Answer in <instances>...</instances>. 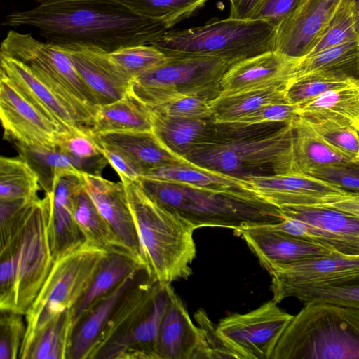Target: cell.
I'll return each instance as SVG.
<instances>
[{"mask_svg":"<svg viewBox=\"0 0 359 359\" xmlns=\"http://www.w3.org/2000/svg\"><path fill=\"white\" fill-rule=\"evenodd\" d=\"M292 122L273 130L270 128L276 123H216L214 138L193 148L184 159L198 167L244 180L255 176L295 173Z\"/></svg>","mask_w":359,"mask_h":359,"instance_id":"3","label":"cell"},{"mask_svg":"<svg viewBox=\"0 0 359 359\" xmlns=\"http://www.w3.org/2000/svg\"><path fill=\"white\" fill-rule=\"evenodd\" d=\"M229 18L235 19H250L262 0H229Z\"/></svg>","mask_w":359,"mask_h":359,"instance_id":"55","label":"cell"},{"mask_svg":"<svg viewBox=\"0 0 359 359\" xmlns=\"http://www.w3.org/2000/svg\"><path fill=\"white\" fill-rule=\"evenodd\" d=\"M23 314L12 311H1L0 359H15L26 330Z\"/></svg>","mask_w":359,"mask_h":359,"instance_id":"47","label":"cell"},{"mask_svg":"<svg viewBox=\"0 0 359 359\" xmlns=\"http://www.w3.org/2000/svg\"><path fill=\"white\" fill-rule=\"evenodd\" d=\"M82 175L85 189L100 214L141 263L137 233L123 182L85 172Z\"/></svg>","mask_w":359,"mask_h":359,"instance_id":"23","label":"cell"},{"mask_svg":"<svg viewBox=\"0 0 359 359\" xmlns=\"http://www.w3.org/2000/svg\"><path fill=\"white\" fill-rule=\"evenodd\" d=\"M74 215L85 242L107 252L126 253L135 257L100 214L86 190L84 182L74 196Z\"/></svg>","mask_w":359,"mask_h":359,"instance_id":"32","label":"cell"},{"mask_svg":"<svg viewBox=\"0 0 359 359\" xmlns=\"http://www.w3.org/2000/svg\"><path fill=\"white\" fill-rule=\"evenodd\" d=\"M271 359H359V309L305 303L282 332Z\"/></svg>","mask_w":359,"mask_h":359,"instance_id":"5","label":"cell"},{"mask_svg":"<svg viewBox=\"0 0 359 359\" xmlns=\"http://www.w3.org/2000/svg\"><path fill=\"white\" fill-rule=\"evenodd\" d=\"M100 146L103 155L118 174L120 178L136 181L143 176V170L127 156L109 146L104 144H100Z\"/></svg>","mask_w":359,"mask_h":359,"instance_id":"52","label":"cell"},{"mask_svg":"<svg viewBox=\"0 0 359 359\" xmlns=\"http://www.w3.org/2000/svg\"><path fill=\"white\" fill-rule=\"evenodd\" d=\"M292 316L271 299L248 313H233L221 319L216 331L234 358L271 359Z\"/></svg>","mask_w":359,"mask_h":359,"instance_id":"11","label":"cell"},{"mask_svg":"<svg viewBox=\"0 0 359 359\" xmlns=\"http://www.w3.org/2000/svg\"><path fill=\"white\" fill-rule=\"evenodd\" d=\"M151 108L130 93L109 104L100 105L88 133L95 137L114 132H151Z\"/></svg>","mask_w":359,"mask_h":359,"instance_id":"30","label":"cell"},{"mask_svg":"<svg viewBox=\"0 0 359 359\" xmlns=\"http://www.w3.org/2000/svg\"><path fill=\"white\" fill-rule=\"evenodd\" d=\"M152 132L165 149L184 158L193 148L214 138L217 123L215 119L179 118L153 111Z\"/></svg>","mask_w":359,"mask_h":359,"instance_id":"28","label":"cell"},{"mask_svg":"<svg viewBox=\"0 0 359 359\" xmlns=\"http://www.w3.org/2000/svg\"><path fill=\"white\" fill-rule=\"evenodd\" d=\"M288 297L296 298L304 304L318 300L359 309V278L338 285L290 289L283 292L276 302Z\"/></svg>","mask_w":359,"mask_h":359,"instance_id":"43","label":"cell"},{"mask_svg":"<svg viewBox=\"0 0 359 359\" xmlns=\"http://www.w3.org/2000/svg\"><path fill=\"white\" fill-rule=\"evenodd\" d=\"M308 121L330 145L359 163V133L350 123L333 118Z\"/></svg>","mask_w":359,"mask_h":359,"instance_id":"46","label":"cell"},{"mask_svg":"<svg viewBox=\"0 0 359 359\" xmlns=\"http://www.w3.org/2000/svg\"><path fill=\"white\" fill-rule=\"evenodd\" d=\"M300 59L272 50L236 63L224 74L219 95L271 87L287 89Z\"/></svg>","mask_w":359,"mask_h":359,"instance_id":"18","label":"cell"},{"mask_svg":"<svg viewBox=\"0 0 359 359\" xmlns=\"http://www.w3.org/2000/svg\"><path fill=\"white\" fill-rule=\"evenodd\" d=\"M135 13L163 23L168 29L194 15L208 0H118Z\"/></svg>","mask_w":359,"mask_h":359,"instance_id":"41","label":"cell"},{"mask_svg":"<svg viewBox=\"0 0 359 359\" xmlns=\"http://www.w3.org/2000/svg\"><path fill=\"white\" fill-rule=\"evenodd\" d=\"M74 330L72 310L54 319L35 338L25 359H65Z\"/></svg>","mask_w":359,"mask_h":359,"instance_id":"39","label":"cell"},{"mask_svg":"<svg viewBox=\"0 0 359 359\" xmlns=\"http://www.w3.org/2000/svg\"><path fill=\"white\" fill-rule=\"evenodd\" d=\"M292 128L295 173L309 175L323 166L352 162L330 145L307 119L299 116L292 122Z\"/></svg>","mask_w":359,"mask_h":359,"instance_id":"31","label":"cell"},{"mask_svg":"<svg viewBox=\"0 0 359 359\" xmlns=\"http://www.w3.org/2000/svg\"><path fill=\"white\" fill-rule=\"evenodd\" d=\"M142 177L182 184L245 201L265 202L247 180L203 168L189 162L152 168Z\"/></svg>","mask_w":359,"mask_h":359,"instance_id":"25","label":"cell"},{"mask_svg":"<svg viewBox=\"0 0 359 359\" xmlns=\"http://www.w3.org/2000/svg\"><path fill=\"white\" fill-rule=\"evenodd\" d=\"M289 102L286 89L278 87L256 89L210 100L215 122L231 123L258 109L271 104Z\"/></svg>","mask_w":359,"mask_h":359,"instance_id":"36","label":"cell"},{"mask_svg":"<svg viewBox=\"0 0 359 359\" xmlns=\"http://www.w3.org/2000/svg\"><path fill=\"white\" fill-rule=\"evenodd\" d=\"M323 208L339 210L359 220V193L345 191L327 203Z\"/></svg>","mask_w":359,"mask_h":359,"instance_id":"54","label":"cell"},{"mask_svg":"<svg viewBox=\"0 0 359 359\" xmlns=\"http://www.w3.org/2000/svg\"><path fill=\"white\" fill-rule=\"evenodd\" d=\"M318 73L332 74L359 81V39L302 57L293 79Z\"/></svg>","mask_w":359,"mask_h":359,"instance_id":"35","label":"cell"},{"mask_svg":"<svg viewBox=\"0 0 359 359\" xmlns=\"http://www.w3.org/2000/svg\"><path fill=\"white\" fill-rule=\"evenodd\" d=\"M359 81L327 73L311 74L293 79L286 89L289 102L297 107L328 90Z\"/></svg>","mask_w":359,"mask_h":359,"instance_id":"42","label":"cell"},{"mask_svg":"<svg viewBox=\"0 0 359 359\" xmlns=\"http://www.w3.org/2000/svg\"><path fill=\"white\" fill-rule=\"evenodd\" d=\"M247 181L263 201L278 208L323 207L346 191L321 179L299 173L255 176Z\"/></svg>","mask_w":359,"mask_h":359,"instance_id":"16","label":"cell"},{"mask_svg":"<svg viewBox=\"0 0 359 359\" xmlns=\"http://www.w3.org/2000/svg\"><path fill=\"white\" fill-rule=\"evenodd\" d=\"M358 39L353 0H344L322 36L305 57Z\"/></svg>","mask_w":359,"mask_h":359,"instance_id":"44","label":"cell"},{"mask_svg":"<svg viewBox=\"0 0 359 359\" xmlns=\"http://www.w3.org/2000/svg\"><path fill=\"white\" fill-rule=\"evenodd\" d=\"M0 73L7 76L19 92L62 131L86 130L67 106L25 63L0 55Z\"/></svg>","mask_w":359,"mask_h":359,"instance_id":"21","label":"cell"},{"mask_svg":"<svg viewBox=\"0 0 359 359\" xmlns=\"http://www.w3.org/2000/svg\"><path fill=\"white\" fill-rule=\"evenodd\" d=\"M109 55L132 81L163 64L168 59L165 52L149 44L121 48L109 53Z\"/></svg>","mask_w":359,"mask_h":359,"instance_id":"45","label":"cell"},{"mask_svg":"<svg viewBox=\"0 0 359 359\" xmlns=\"http://www.w3.org/2000/svg\"><path fill=\"white\" fill-rule=\"evenodd\" d=\"M237 232L269 273L282 265L302 259L341 255L333 248L276 231L269 225Z\"/></svg>","mask_w":359,"mask_h":359,"instance_id":"20","label":"cell"},{"mask_svg":"<svg viewBox=\"0 0 359 359\" xmlns=\"http://www.w3.org/2000/svg\"><path fill=\"white\" fill-rule=\"evenodd\" d=\"M53 191L25 203L1 226L0 311L25 316L55 259L50 223Z\"/></svg>","mask_w":359,"mask_h":359,"instance_id":"2","label":"cell"},{"mask_svg":"<svg viewBox=\"0 0 359 359\" xmlns=\"http://www.w3.org/2000/svg\"><path fill=\"white\" fill-rule=\"evenodd\" d=\"M270 274L272 299L276 302L290 289L338 285L359 278V255L302 259L282 265Z\"/></svg>","mask_w":359,"mask_h":359,"instance_id":"13","label":"cell"},{"mask_svg":"<svg viewBox=\"0 0 359 359\" xmlns=\"http://www.w3.org/2000/svg\"><path fill=\"white\" fill-rule=\"evenodd\" d=\"M151 109L174 117L191 119H215L210 100L195 95H180L162 105L153 107Z\"/></svg>","mask_w":359,"mask_h":359,"instance_id":"48","label":"cell"},{"mask_svg":"<svg viewBox=\"0 0 359 359\" xmlns=\"http://www.w3.org/2000/svg\"><path fill=\"white\" fill-rule=\"evenodd\" d=\"M309 175L346 191L359 193V163L351 162L323 166L313 170Z\"/></svg>","mask_w":359,"mask_h":359,"instance_id":"50","label":"cell"},{"mask_svg":"<svg viewBox=\"0 0 359 359\" xmlns=\"http://www.w3.org/2000/svg\"><path fill=\"white\" fill-rule=\"evenodd\" d=\"M0 116L4 137L27 147H57L62 130L41 114L0 73Z\"/></svg>","mask_w":359,"mask_h":359,"instance_id":"12","label":"cell"},{"mask_svg":"<svg viewBox=\"0 0 359 359\" xmlns=\"http://www.w3.org/2000/svg\"><path fill=\"white\" fill-rule=\"evenodd\" d=\"M355 18V29L359 34V0H353Z\"/></svg>","mask_w":359,"mask_h":359,"instance_id":"56","label":"cell"},{"mask_svg":"<svg viewBox=\"0 0 359 359\" xmlns=\"http://www.w3.org/2000/svg\"><path fill=\"white\" fill-rule=\"evenodd\" d=\"M22 156L36 172L45 194L53 191L55 178L66 172L79 171L69 157L57 147H27L15 144Z\"/></svg>","mask_w":359,"mask_h":359,"instance_id":"40","label":"cell"},{"mask_svg":"<svg viewBox=\"0 0 359 359\" xmlns=\"http://www.w3.org/2000/svg\"><path fill=\"white\" fill-rule=\"evenodd\" d=\"M35 1H37L39 4H41V3L46 1L48 0H35Z\"/></svg>","mask_w":359,"mask_h":359,"instance_id":"58","label":"cell"},{"mask_svg":"<svg viewBox=\"0 0 359 359\" xmlns=\"http://www.w3.org/2000/svg\"><path fill=\"white\" fill-rule=\"evenodd\" d=\"M309 121L339 119L351 124L359 118V81L332 89L298 107Z\"/></svg>","mask_w":359,"mask_h":359,"instance_id":"34","label":"cell"},{"mask_svg":"<svg viewBox=\"0 0 359 359\" xmlns=\"http://www.w3.org/2000/svg\"><path fill=\"white\" fill-rule=\"evenodd\" d=\"M167 60L137 76L130 93L151 108L180 95H195L212 100L220 95L222 80L231 67L219 58L165 53Z\"/></svg>","mask_w":359,"mask_h":359,"instance_id":"10","label":"cell"},{"mask_svg":"<svg viewBox=\"0 0 359 359\" xmlns=\"http://www.w3.org/2000/svg\"><path fill=\"white\" fill-rule=\"evenodd\" d=\"M107 252L85 242L55 260L36 297L25 313L26 330L18 358L25 359L38 334L74 308L93 283Z\"/></svg>","mask_w":359,"mask_h":359,"instance_id":"7","label":"cell"},{"mask_svg":"<svg viewBox=\"0 0 359 359\" xmlns=\"http://www.w3.org/2000/svg\"><path fill=\"white\" fill-rule=\"evenodd\" d=\"M41 188L37 174L22 156L0 158V200H36Z\"/></svg>","mask_w":359,"mask_h":359,"instance_id":"37","label":"cell"},{"mask_svg":"<svg viewBox=\"0 0 359 359\" xmlns=\"http://www.w3.org/2000/svg\"><path fill=\"white\" fill-rule=\"evenodd\" d=\"M0 55L27 65L67 106L79 124L88 129L98 103L61 48L38 40L31 34L11 29L1 41Z\"/></svg>","mask_w":359,"mask_h":359,"instance_id":"9","label":"cell"},{"mask_svg":"<svg viewBox=\"0 0 359 359\" xmlns=\"http://www.w3.org/2000/svg\"><path fill=\"white\" fill-rule=\"evenodd\" d=\"M57 147L81 172L101 176L103 169L109 163L100 144L87 130L61 131L57 137Z\"/></svg>","mask_w":359,"mask_h":359,"instance_id":"38","label":"cell"},{"mask_svg":"<svg viewBox=\"0 0 359 359\" xmlns=\"http://www.w3.org/2000/svg\"><path fill=\"white\" fill-rule=\"evenodd\" d=\"M351 125L356 129L359 133V118L354 121Z\"/></svg>","mask_w":359,"mask_h":359,"instance_id":"57","label":"cell"},{"mask_svg":"<svg viewBox=\"0 0 359 359\" xmlns=\"http://www.w3.org/2000/svg\"><path fill=\"white\" fill-rule=\"evenodd\" d=\"M344 0H304L276 28L275 50L291 57L307 55Z\"/></svg>","mask_w":359,"mask_h":359,"instance_id":"15","label":"cell"},{"mask_svg":"<svg viewBox=\"0 0 359 359\" xmlns=\"http://www.w3.org/2000/svg\"><path fill=\"white\" fill-rule=\"evenodd\" d=\"M173 292L171 284L165 285L134 330L106 351L102 358L158 359L160 326Z\"/></svg>","mask_w":359,"mask_h":359,"instance_id":"26","label":"cell"},{"mask_svg":"<svg viewBox=\"0 0 359 359\" xmlns=\"http://www.w3.org/2000/svg\"><path fill=\"white\" fill-rule=\"evenodd\" d=\"M94 138L98 144L109 146L127 156L143 170L144 175L152 168L189 163L165 149L152 131L114 132L98 135Z\"/></svg>","mask_w":359,"mask_h":359,"instance_id":"27","label":"cell"},{"mask_svg":"<svg viewBox=\"0 0 359 359\" xmlns=\"http://www.w3.org/2000/svg\"><path fill=\"white\" fill-rule=\"evenodd\" d=\"M298 107L290 102H281L264 106L236 120L233 123L244 126L265 123H290L299 117Z\"/></svg>","mask_w":359,"mask_h":359,"instance_id":"49","label":"cell"},{"mask_svg":"<svg viewBox=\"0 0 359 359\" xmlns=\"http://www.w3.org/2000/svg\"><path fill=\"white\" fill-rule=\"evenodd\" d=\"M59 47L69 57L99 106L118 100L130 93L132 79L109 53L79 45Z\"/></svg>","mask_w":359,"mask_h":359,"instance_id":"17","label":"cell"},{"mask_svg":"<svg viewBox=\"0 0 359 359\" xmlns=\"http://www.w3.org/2000/svg\"><path fill=\"white\" fill-rule=\"evenodd\" d=\"M83 184L82 172H66L57 175L53 189V211L50 237L54 259L85 243L74 215V198Z\"/></svg>","mask_w":359,"mask_h":359,"instance_id":"22","label":"cell"},{"mask_svg":"<svg viewBox=\"0 0 359 359\" xmlns=\"http://www.w3.org/2000/svg\"><path fill=\"white\" fill-rule=\"evenodd\" d=\"M142 269L140 262L130 254L108 252L90 288L71 309L74 328L81 317L120 282Z\"/></svg>","mask_w":359,"mask_h":359,"instance_id":"33","label":"cell"},{"mask_svg":"<svg viewBox=\"0 0 359 359\" xmlns=\"http://www.w3.org/2000/svg\"><path fill=\"white\" fill-rule=\"evenodd\" d=\"M142 269L128 276L81 317L73 330L68 359L88 358L115 306Z\"/></svg>","mask_w":359,"mask_h":359,"instance_id":"29","label":"cell"},{"mask_svg":"<svg viewBox=\"0 0 359 359\" xmlns=\"http://www.w3.org/2000/svg\"><path fill=\"white\" fill-rule=\"evenodd\" d=\"M283 217L312 226L328 246L345 255H359V220L339 210L323 207L287 206Z\"/></svg>","mask_w":359,"mask_h":359,"instance_id":"24","label":"cell"},{"mask_svg":"<svg viewBox=\"0 0 359 359\" xmlns=\"http://www.w3.org/2000/svg\"><path fill=\"white\" fill-rule=\"evenodd\" d=\"M2 25L33 27L55 46L79 45L107 53L151 45L169 29L118 0H48L8 13Z\"/></svg>","mask_w":359,"mask_h":359,"instance_id":"1","label":"cell"},{"mask_svg":"<svg viewBox=\"0 0 359 359\" xmlns=\"http://www.w3.org/2000/svg\"><path fill=\"white\" fill-rule=\"evenodd\" d=\"M304 0H262L250 19L267 22L276 27Z\"/></svg>","mask_w":359,"mask_h":359,"instance_id":"51","label":"cell"},{"mask_svg":"<svg viewBox=\"0 0 359 359\" xmlns=\"http://www.w3.org/2000/svg\"><path fill=\"white\" fill-rule=\"evenodd\" d=\"M158 359H212L203 330L196 326L180 298L172 293L158 334Z\"/></svg>","mask_w":359,"mask_h":359,"instance_id":"19","label":"cell"},{"mask_svg":"<svg viewBox=\"0 0 359 359\" xmlns=\"http://www.w3.org/2000/svg\"><path fill=\"white\" fill-rule=\"evenodd\" d=\"M165 285L142 269L115 306L88 358H102L106 351L128 336L149 311Z\"/></svg>","mask_w":359,"mask_h":359,"instance_id":"14","label":"cell"},{"mask_svg":"<svg viewBox=\"0 0 359 359\" xmlns=\"http://www.w3.org/2000/svg\"><path fill=\"white\" fill-rule=\"evenodd\" d=\"M276 28L262 20L229 18L200 27L168 30L151 45L165 53L219 58L232 66L275 50Z\"/></svg>","mask_w":359,"mask_h":359,"instance_id":"8","label":"cell"},{"mask_svg":"<svg viewBox=\"0 0 359 359\" xmlns=\"http://www.w3.org/2000/svg\"><path fill=\"white\" fill-rule=\"evenodd\" d=\"M121 180L136 227L144 270L164 284L187 279L196 254L194 226L150 198L137 181Z\"/></svg>","mask_w":359,"mask_h":359,"instance_id":"4","label":"cell"},{"mask_svg":"<svg viewBox=\"0 0 359 359\" xmlns=\"http://www.w3.org/2000/svg\"><path fill=\"white\" fill-rule=\"evenodd\" d=\"M153 200L178 214L196 229L224 227L239 230L275 224L284 219L278 208L250 202L188 185L145 177L136 180Z\"/></svg>","mask_w":359,"mask_h":359,"instance_id":"6","label":"cell"},{"mask_svg":"<svg viewBox=\"0 0 359 359\" xmlns=\"http://www.w3.org/2000/svg\"><path fill=\"white\" fill-rule=\"evenodd\" d=\"M199 326L203 330L207 341L210 348L212 358H234L232 353L224 346L220 340L216 326L212 324L203 310H198L195 315Z\"/></svg>","mask_w":359,"mask_h":359,"instance_id":"53","label":"cell"}]
</instances>
